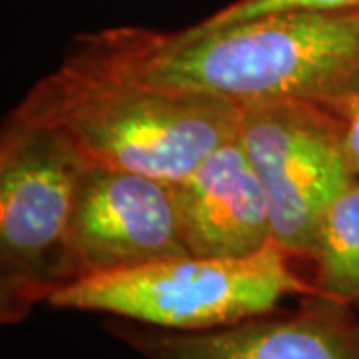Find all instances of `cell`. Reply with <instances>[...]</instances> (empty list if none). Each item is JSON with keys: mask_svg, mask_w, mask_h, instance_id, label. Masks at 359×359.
Wrapping results in <instances>:
<instances>
[{"mask_svg": "<svg viewBox=\"0 0 359 359\" xmlns=\"http://www.w3.org/2000/svg\"><path fill=\"white\" fill-rule=\"evenodd\" d=\"M359 11V0H233L202 18V26H228L266 16Z\"/></svg>", "mask_w": 359, "mask_h": 359, "instance_id": "cell-10", "label": "cell"}, {"mask_svg": "<svg viewBox=\"0 0 359 359\" xmlns=\"http://www.w3.org/2000/svg\"><path fill=\"white\" fill-rule=\"evenodd\" d=\"M309 262L321 295L359 308V178L323 210Z\"/></svg>", "mask_w": 359, "mask_h": 359, "instance_id": "cell-9", "label": "cell"}, {"mask_svg": "<svg viewBox=\"0 0 359 359\" xmlns=\"http://www.w3.org/2000/svg\"><path fill=\"white\" fill-rule=\"evenodd\" d=\"M238 138L268 198L273 242L309 259L323 210L358 178L344 118L297 100L245 104Z\"/></svg>", "mask_w": 359, "mask_h": 359, "instance_id": "cell-5", "label": "cell"}, {"mask_svg": "<svg viewBox=\"0 0 359 359\" xmlns=\"http://www.w3.org/2000/svg\"><path fill=\"white\" fill-rule=\"evenodd\" d=\"M11 116L60 136L84 166L180 182L238 136L240 106L65 65L39 80Z\"/></svg>", "mask_w": 359, "mask_h": 359, "instance_id": "cell-2", "label": "cell"}, {"mask_svg": "<svg viewBox=\"0 0 359 359\" xmlns=\"http://www.w3.org/2000/svg\"><path fill=\"white\" fill-rule=\"evenodd\" d=\"M346 122V148L351 168L359 178V98L351 104V108L344 116Z\"/></svg>", "mask_w": 359, "mask_h": 359, "instance_id": "cell-11", "label": "cell"}, {"mask_svg": "<svg viewBox=\"0 0 359 359\" xmlns=\"http://www.w3.org/2000/svg\"><path fill=\"white\" fill-rule=\"evenodd\" d=\"M292 259L276 242L244 257L186 254L66 283L44 304L168 332H210L273 313L287 297L320 294Z\"/></svg>", "mask_w": 359, "mask_h": 359, "instance_id": "cell-3", "label": "cell"}, {"mask_svg": "<svg viewBox=\"0 0 359 359\" xmlns=\"http://www.w3.org/2000/svg\"><path fill=\"white\" fill-rule=\"evenodd\" d=\"M65 65L238 106L318 104L344 118L359 98V11L196 22L172 32L116 26L74 36Z\"/></svg>", "mask_w": 359, "mask_h": 359, "instance_id": "cell-1", "label": "cell"}, {"mask_svg": "<svg viewBox=\"0 0 359 359\" xmlns=\"http://www.w3.org/2000/svg\"><path fill=\"white\" fill-rule=\"evenodd\" d=\"M84 162L50 130L6 116L0 136V318L18 323L58 283Z\"/></svg>", "mask_w": 359, "mask_h": 359, "instance_id": "cell-4", "label": "cell"}, {"mask_svg": "<svg viewBox=\"0 0 359 359\" xmlns=\"http://www.w3.org/2000/svg\"><path fill=\"white\" fill-rule=\"evenodd\" d=\"M172 186L192 256L244 257L273 244L268 198L238 136Z\"/></svg>", "mask_w": 359, "mask_h": 359, "instance_id": "cell-8", "label": "cell"}, {"mask_svg": "<svg viewBox=\"0 0 359 359\" xmlns=\"http://www.w3.org/2000/svg\"><path fill=\"white\" fill-rule=\"evenodd\" d=\"M108 330L144 359H359L353 306L321 294L302 297L290 313L210 332H168L124 320Z\"/></svg>", "mask_w": 359, "mask_h": 359, "instance_id": "cell-7", "label": "cell"}, {"mask_svg": "<svg viewBox=\"0 0 359 359\" xmlns=\"http://www.w3.org/2000/svg\"><path fill=\"white\" fill-rule=\"evenodd\" d=\"M186 254L172 182L126 170L82 168L56 287Z\"/></svg>", "mask_w": 359, "mask_h": 359, "instance_id": "cell-6", "label": "cell"}]
</instances>
